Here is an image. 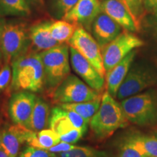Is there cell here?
<instances>
[{
  "instance_id": "6da1fadb",
  "label": "cell",
  "mask_w": 157,
  "mask_h": 157,
  "mask_svg": "<svg viewBox=\"0 0 157 157\" xmlns=\"http://www.w3.org/2000/svg\"><path fill=\"white\" fill-rule=\"evenodd\" d=\"M11 87L17 91L37 93L44 86V71L39 53L25 52L11 63Z\"/></svg>"
},
{
  "instance_id": "7a4b0ae2",
  "label": "cell",
  "mask_w": 157,
  "mask_h": 157,
  "mask_svg": "<svg viewBox=\"0 0 157 157\" xmlns=\"http://www.w3.org/2000/svg\"><path fill=\"white\" fill-rule=\"evenodd\" d=\"M121 104L105 91L101 98L99 109L90 121L92 132L97 140L109 138L117 129L128 125Z\"/></svg>"
},
{
  "instance_id": "3957f363",
  "label": "cell",
  "mask_w": 157,
  "mask_h": 157,
  "mask_svg": "<svg viewBox=\"0 0 157 157\" xmlns=\"http://www.w3.org/2000/svg\"><path fill=\"white\" fill-rule=\"evenodd\" d=\"M44 71V85L52 93L71 74L70 48L60 44L39 52Z\"/></svg>"
},
{
  "instance_id": "277c9868",
  "label": "cell",
  "mask_w": 157,
  "mask_h": 157,
  "mask_svg": "<svg viewBox=\"0 0 157 157\" xmlns=\"http://www.w3.org/2000/svg\"><path fill=\"white\" fill-rule=\"evenodd\" d=\"M121 106L129 122L146 126L157 121V102L151 93H139L121 101Z\"/></svg>"
},
{
  "instance_id": "5b68a950",
  "label": "cell",
  "mask_w": 157,
  "mask_h": 157,
  "mask_svg": "<svg viewBox=\"0 0 157 157\" xmlns=\"http://www.w3.org/2000/svg\"><path fill=\"white\" fill-rule=\"evenodd\" d=\"M52 101L57 105L95 100L101 95L77 76L70 74L51 93Z\"/></svg>"
},
{
  "instance_id": "8992f818",
  "label": "cell",
  "mask_w": 157,
  "mask_h": 157,
  "mask_svg": "<svg viewBox=\"0 0 157 157\" xmlns=\"http://www.w3.org/2000/svg\"><path fill=\"white\" fill-rule=\"evenodd\" d=\"M29 39V31L23 23H5L1 39L4 63L11 64L14 59L27 52Z\"/></svg>"
},
{
  "instance_id": "52a82bcc",
  "label": "cell",
  "mask_w": 157,
  "mask_h": 157,
  "mask_svg": "<svg viewBox=\"0 0 157 157\" xmlns=\"http://www.w3.org/2000/svg\"><path fill=\"white\" fill-rule=\"evenodd\" d=\"M143 45V41L129 31L121 32L113 41L101 48L105 74L134 49L140 48Z\"/></svg>"
},
{
  "instance_id": "ba28073f",
  "label": "cell",
  "mask_w": 157,
  "mask_h": 157,
  "mask_svg": "<svg viewBox=\"0 0 157 157\" xmlns=\"http://www.w3.org/2000/svg\"><path fill=\"white\" fill-rule=\"evenodd\" d=\"M70 47L86 58L103 76H105L101 48L95 38L82 25H78L74 36L68 42Z\"/></svg>"
},
{
  "instance_id": "9c48e42d",
  "label": "cell",
  "mask_w": 157,
  "mask_h": 157,
  "mask_svg": "<svg viewBox=\"0 0 157 157\" xmlns=\"http://www.w3.org/2000/svg\"><path fill=\"white\" fill-rule=\"evenodd\" d=\"M157 83V74L145 68L129 69L117 92V98L122 101L130 96L137 95L145 89Z\"/></svg>"
},
{
  "instance_id": "30bf717a",
  "label": "cell",
  "mask_w": 157,
  "mask_h": 157,
  "mask_svg": "<svg viewBox=\"0 0 157 157\" xmlns=\"http://www.w3.org/2000/svg\"><path fill=\"white\" fill-rule=\"evenodd\" d=\"M36 98L32 92L24 90L13 94L9 103V115L13 123L28 128Z\"/></svg>"
},
{
  "instance_id": "8fae6325",
  "label": "cell",
  "mask_w": 157,
  "mask_h": 157,
  "mask_svg": "<svg viewBox=\"0 0 157 157\" xmlns=\"http://www.w3.org/2000/svg\"><path fill=\"white\" fill-rule=\"evenodd\" d=\"M70 61L72 68L82 80L90 87L101 93L105 84L104 76L101 75L87 59L71 47H70Z\"/></svg>"
},
{
  "instance_id": "7c38bea8",
  "label": "cell",
  "mask_w": 157,
  "mask_h": 157,
  "mask_svg": "<svg viewBox=\"0 0 157 157\" xmlns=\"http://www.w3.org/2000/svg\"><path fill=\"white\" fill-rule=\"evenodd\" d=\"M101 11L99 0H78L63 19L82 25L87 31L91 30L92 23Z\"/></svg>"
},
{
  "instance_id": "4fadbf2b",
  "label": "cell",
  "mask_w": 157,
  "mask_h": 157,
  "mask_svg": "<svg viewBox=\"0 0 157 157\" xmlns=\"http://www.w3.org/2000/svg\"><path fill=\"white\" fill-rule=\"evenodd\" d=\"M121 26L119 23L110 17L102 10L94 19L91 25L93 36L101 48L109 44L121 33Z\"/></svg>"
},
{
  "instance_id": "5bb4252c",
  "label": "cell",
  "mask_w": 157,
  "mask_h": 157,
  "mask_svg": "<svg viewBox=\"0 0 157 157\" xmlns=\"http://www.w3.org/2000/svg\"><path fill=\"white\" fill-rule=\"evenodd\" d=\"M101 10L110 17L129 32L137 30L136 19L121 0H103Z\"/></svg>"
},
{
  "instance_id": "9a60e30c",
  "label": "cell",
  "mask_w": 157,
  "mask_h": 157,
  "mask_svg": "<svg viewBox=\"0 0 157 157\" xmlns=\"http://www.w3.org/2000/svg\"><path fill=\"white\" fill-rule=\"evenodd\" d=\"M31 131L27 127L17 124L0 131V143L10 156H18L21 147L23 143H26Z\"/></svg>"
},
{
  "instance_id": "2e32d148",
  "label": "cell",
  "mask_w": 157,
  "mask_h": 157,
  "mask_svg": "<svg viewBox=\"0 0 157 157\" xmlns=\"http://www.w3.org/2000/svg\"><path fill=\"white\" fill-rule=\"evenodd\" d=\"M135 53H136L135 51L129 52L119 63L116 65L114 67L105 74L106 91L114 98H117L119 88L130 69Z\"/></svg>"
},
{
  "instance_id": "e0dca14e",
  "label": "cell",
  "mask_w": 157,
  "mask_h": 157,
  "mask_svg": "<svg viewBox=\"0 0 157 157\" xmlns=\"http://www.w3.org/2000/svg\"><path fill=\"white\" fill-rule=\"evenodd\" d=\"M51 22L52 21L37 23L29 29V40L37 51L42 52L60 44L51 34L50 29Z\"/></svg>"
},
{
  "instance_id": "ac0fdd59",
  "label": "cell",
  "mask_w": 157,
  "mask_h": 157,
  "mask_svg": "<svg viewBox=\"0 0 157 157\" xmlns=\"http://www.w3.org/2000/svg\"><path fill=\"white\" fill-rule=\"evenodd\" d=\"M51 111L48 103L41 98H37L33 110L28 129L34 132L49 127Z\"/></svg>"
},
{
  "instance_id": "d6986e66",
  "label": "cell",
  "mask_w": 157,
  "mask_h": 157,
  "mask_svg": "<svg viewBox=\"0 0 157 157\" xmlns=\"http://www.w3.org/2000/svg\"><path fill=\"white\" fill-rule=\"evenodd\" d=\"M60 142V135L51 129H44L38 132L31 130L26 140L29 146L45 150H48Z\"/></svg>"
},
{
  "instance_id": "ffe728a7",
  "label": "cell",
  "mask_w": 157,
  "mask_h": 157,
  "mask_svg": "<svg viewBox=\"0 0 157 157\" xmlns=\"http://www.w3.org/2000/svg\"><path fill=\"white\" fill-rule=\"evenodd\" d=\"M147 157H157V137L143 135H131L124 139Z\"/></svg>"
},
{
  "instance_id": "44dd1931",
  "label": "cell",
  "mask_w": 157,
  "mask_h": 157,
  "mask_svg": "<svg viewBox=\"0 0 157 157\" xmlns=\"http://www.w3.org/2000/svg\"><path fill=\"white\" fill-rule=\"evenodd\" d=\"M49 127L60 136L75 128L68 117L66 110L58 105L53 108L51 111Z\"/></svg>"
},
{
  "instance_id": "7402d4cb",
  "label": "cell",
  "mask_w": 157,
  "mask_h": 157,
  "mask_svg": "<svg viewBox=\"0 0 157 157\" xmlns=\"http://www.w3.org/2000/svg\"><path fill=\"white\" fill-rule=\"evenodd\" d=\"M101 98L102 95L93 101L80 102V103H62L58 104L57 105L65 110L75 111L76 113L81 115L82 117L90 122L93 116L99 109L101 103Z\"/></svg>"
},
{
  "instance_id": "603a6c76",
  "label": "cell",
  "mask_w": 157,
  "mask_h": 157,
  "mask_svg": "<svg viewBox=\"0 0 157 157\" xmlns=\"http://www.w3.org/2000/svg\"><path fill=\"white\" fill-rule=\"evenodd\" d=\"M78 25L63 19L51 22L50 29L52 37L57 42L64 44L72 38Z\"/></svg>"
},
{
  "instance_id": "cb8c5ba5",
  "label": "cell",
  "mask_w": 157,
  "mask_h": 157,
  "mask_svg": "<svg viewBox=\"0 0 157 157\" xmlns=\"http://www.w3.org/2000/svg\"><path fill=\"white\" fill-rule=\"evenodd\" d=\"M31 13L25 0H0V16H28Z\"/></svg>"
},
{
  "instance_id": "d4e9b609",
  "label": "cell",
  "mask_w": 157,
  "mask_h": 157,
  "mask_svg": "<svg viewBox=\"0 0 157 157\" xmlns=\"http://www.w3.org/2000/svg\"><path fill=\"white\" fill-rule=\"evenodd\" d=\"M78 0H46L49 12L57 18H63Z\"/></svg>"
},
{
  "instance_id": "484cf974",
  "label": "cell",
  "mask_w": 157,
  "mask_h": 157,
  "mask_svg": "<svg viewBox=\"0 0 157 157\" xmlns=\"http://www.w3.org/2000/svg\"><path fill=\"white\" fill-rule=\"evenodd\" d=\"M59 157H108L106 152L92 147L76 146L69 151L61 153Z\"/></svg>"
},
{
  "instance_id": "4316f807",
  "label": "cell",
  "mask_w": 157,
  "mask_h": 157,
  "mask_svg": "<svg viewBox=\"0 0 157 157\" xmlns=\"http://www.w3.org/2000/svg\"><path fill=\"white\" fill-rule=\"evenodd\" d=\"M13 70L11 64L5 63L0 68V93L5 92L12 82Z\"/></svg>"
},
{
  "instance_id": "83f0119b",
  "label": "cell",
  "mask_w": 157,
  "mask_h": 157,
  "mask_svg": "<svg viewBox=\"0 0 157 157\" xmlns=\"http://www.w3.org/2000/svg\"><path fill=\"white\" fill-rule=\"evenodd\" d=\"M17 157H57V156L48 150L29 146L20 152Z\"/></svg>"
},
{
  "instance_id": "f1b7e54d",
  "label": "cell",
  "mask_w": 157,
  "mask_h": 157,
  "mask_svg": "<svg viewBox=\"0 0 157 157\" xmlns=\"http://www.w3.org/2000/svg\"><path fill=\"white\" fill-rule=\"evenodd\" d=\"M117 157H147L124 140L119 148Z\"/></svg>"
},
{
  "instance_id": "f546056e",
  "label": "cell",
  "mask_w": 157,
  "mask_h": 157,
  "mask_svg": "<svg viewBox=\"0 0 157 157\" xmlns=\"http://www.w3.org/2000/svg\"><path fill=\"white\" fill-rule=\"evenodd\" d=\"M66 111L67 113L68 117H69L70 120L73 124L74 127L76 129H81L86 133L87 131L88 126L90 125L89 121L86 120L81 115L76 113L75 111H69V110H66Z\"/></svg>"
},
{
  "instance_id": "4dcf8cb0",
  "label": "cell",
  "mask_w": 157,
  "mask_h": 157,
  "mask_svg": "<svg viewBox=\"0 0 157 157\" xmlns=\"http://www.w3.org/2000/svg\"><path fill=\"white\" fill-rule=\"evenodd\" d=\"M84 134H85V132L84 131L81 130V129L74 128L72 130H71L70 132L60 135V141H62V142L74 144V143H77L84 136Z\"/></svg>"
},
{
  "instance_id": "1f68e13d",
  "label": "cell",
  "mask_w": 157,
  "mask_h": 157,
  "mask_svg": "<svg viewBox=\"0 0 157 157\" xmlns=\"http://www.w3.org/2000/svg\"><path fill=\"white\" fill-rule=\"evenodd\" d=\"M75 147L76 146H74V144H71V143L60 141L58 144L55 145L54 146L49 148L48 151L52 153H54V154H61V153L69 151L74 149Z\"/></svg>"
},
{
  "instance_id": "d6a6232c",
  "label": "cell",
  "mask_w": 157,
  "mask_h": 157,
  "mask_svg": "<svg viewBox=\"0 0 157 157\" xmlns=\"http://www.w3.org/2000/svg\"><path fill=\"white\" fill-rule=\"evenodd\" d=\"M121 1L126 5L127 7H128V9L129 10V11L131 12V13H132V15L135 17V15H134L135 10L137 9V7H139V5H140L142 0H121Z\"/></svg>"
},
{
  "instance_id": "836d02e7",
  "label": "cell",
  "mask_w": 157,
  "mask_h": 157,
  "mask_svg": "<svg viewBox=\"0 0 157 157\" xmlns=\"http://www.w3.org/2000/svg\"><path fill=\"white\" fill-rule=\"evenodd\" d=\"M25 1L30 6L31 8L33 7V8L37 10L43 8L45 5L44 0H25Z\"/></svg>"
},
{
  "instance_id": "e575fe53",
  "label": "cell",
  "mask_w": 157,
  "mask_h": 157,
  "mask_svg": "<svg viewBox=\"0 0 157 157\" xmlns=\"http://www.w3.org/2000/svg\"><path fill=\"white\" fill-rule=\"evenodd\" d=\"M5 21L2 18L0 17V60L2 58V52H1V39H2V34L3 31V27L4 25H5Z\"/></svg>"
},
{
  "instance_id": "d590c367",
  "label": "cell",
  "mask_w": 157,
  "mask_h": 157,
  "mask_svg": "<svg viewBox=\"0 0 157 157\" xmlns=\"http://www.w3.org/2000/svg\"><path fill=\"white\" fill-rule=\"evenodd\" d=\"M146 3L148 6L154 7L157 10V0H146Z\"/></svg>"
},
{
  "instance_id": "8d00e7d4",
  "label": "cell",
  "mask_w": 157,
  "mask_h": 157,
  "mask_svg": "<svg viewBox=\"0 0 157 157\" xmlns=\"http://www.w3.org/2000/svg\"><path fill=\"white\" fill-rule=\"evenodd\" d=\"M0 157H10L9 156V154L6 152L3 146H2L1 143H0Z\"/></svg>"
}]
</instances>
